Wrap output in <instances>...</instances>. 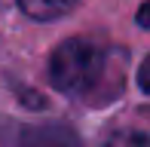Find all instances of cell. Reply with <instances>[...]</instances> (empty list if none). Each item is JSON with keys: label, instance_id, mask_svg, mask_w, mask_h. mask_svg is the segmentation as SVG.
<instances>
[{"label": "cell", "instance_id": "7a4b0ae2", "mask_svg": "<svg viewBox=\"0 0 150 147\" xmlns=\"http://www.w3.org/2000/svg\"><path fill=\"white\" fill-rule=\"evenodd\" d=\"M16 147H83V141L67 123H43L22 129Z\"/></svg>", "mask_w": 150, "mask_h": 147}, {"label": "cell", "instance_id": "3957f363", "mask_svg": "<svg viewBox=\"0 0 150 147\" xmlns=\"http://www.w3.org/2000/svg\"><path fill=\"white\" fill-rule=\"evenodd\" d=\"M77 6V0H18V9L25 16L37 18V22H52V18H61Z\"/></svg>", "mask_w": 150, "mask_h": 147}, {"label": "cell", "instance_id": "6da1fadb", "mask_svg": "<svg viewBox=\"0 0 150 147\" xmlns=\"http://www.w3.org/2000/svg\"><path fill=\"white\" fill-rule=\"evenodd\" d=\"M129 52L120 46L92 43L86 37L64 40L49 58V80L61 95L104 107L122 92Z\"/></svg>", "mask_w": 150, "mask_h": 147}, {"label": "cell", "instance_id": "277c9868", "mask_svg": "<svg viewBox=\"0 0 150 147\" xmlns=\"http://www.w3.org/2000/svg\"><path fill=\"white\" fill-rule=\"evenodd\" d=\"M104 147H147V135L141 129H120L107 138Z\"/></svg>", "mask_w": 150, "mask_h": 147}]
</instances>
